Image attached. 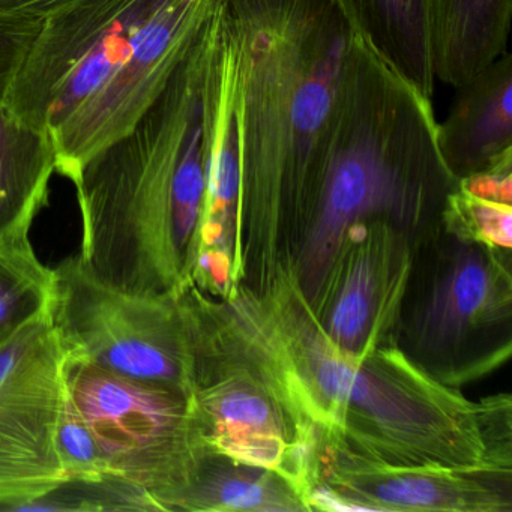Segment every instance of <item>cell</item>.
<instances>
[{
  "mask_svg": "<svg viewBox=\"0 0 512 512\" xmlns=\"http://www.w3.org/2000/svg\"><path fill=\"white\" fill-rule=\"evenodd\" d=\"M169 511L289 512L308 511V506L277 473L203 451Z\"/></svg>",
  "mask_w": 512,
  "mask_h": 512,
  "instance_id": "e0dca14e",
  "label": "cell"
},
{
  "mask_svg": "<svg viewBox=\"0 0 512 512\" xmlns=\"http://www.w3.org/2000/svg\"><path fill=\"white\" fill-rule=\"evenodd\" d=\"M512 0H430L434 79L457 89L508 53Z\"/></svg>",
  "mask_w": 512,
  "mask_h": 512,
  "instance_id": "5bb4252c",
  "label": "cell"
},
{
  "mask_svg": "<svg viewBox=\"0 0 512 512\" xmlns=\"http://www.w3.org/2000/svg\"><path fill=\"white\" fill-rule=\"evenodd\" d=\"M58 445L68 482H100L107 479L106 467L94 434L68 391L59 421Z\"/></svg>",
  "mask_w": 512,
  "mask_h": 512,
  "instance_id": "ffe728a7",
  "label": "cell"
},
{
  "mask_svg": "<svg viewBox=\"0 0 512 512\" xmlns=\"http://www.w3.org/2000/svg\"><path fill=\"white\" fill-rule=\"evenodd\" d=\"M65 383L94 434L107 479L142 491L155 511H169L203 452L188 398L67 355Z\"/></svg>",
  "mask_w": 512,
  "mask_h": 512,
  "instance_id": "52a82bcc",
  "label": "cell"
},
{
  "mask_svg": "<svg viewBox=\"0 0 512 512\" xmlns=\"http://www.w3.org/2000/svg\"><path fill=\"white\" fill-rule=\"evenodd\" d=\"M458 184L476 196L512 205V164L469 176Z\"/></svg>",
  "mask_w": 512,
  "mask_h": 512,
  "instance_id": "7402d4cb",
  "label": "cell"
},
{
  "mask_svg": "<svg viewBox=\"0 0 512 512\" xmlns=\"http://www.w3.org/2000/svg\"><path fill=\"white\" fill-rule=\"evenodd\" d=\"M403 227L371 220L352 227L313 302L334 343L353 353L394 343L412 260Z\"/></svg>",
  "mask_w": 512,
  "mask_h": 512,
  "instance_id": "8fae6325",
  "label": "cell"
},
{
  "mask_svg": "<svg viewBox=\"0 0 512 512\" xmlns=\"http://www.w3.org/2000/svg\"><path fill=\"white\" fill-rule=\"evenodd\" d=\"M356 37L424 97H433L430 0H335Z\"/></svg>",
  "mask_w": 512,
  "mask_h": 512,
  "instance_id": "9a60e30c",
  "label": "cell"
},
{
  "mask_svg": "<svg viewBox=\"0 0 512 512\" xmlns=\"http://www.w3.org/2000/svg\"><path fill=\"white\" fill-rule=\"evenodd\" d=\"M188 410L203 451L277 473L311 511L322 458L299 440L283 407L251 371L224 356L194 353Z\"/></svg>",
  "mask_w": 512,
  "mask_h": 512,
  "instance_id": "9c48e42d",
  "label": "cell"
},
{
  "mask_svg": "<svg viewBox=\"0 0 512 512\" xmlns=\"http://www.w3.org/2000/svg\"><path fill=\"white\" fill-rule=\"evenodd\" d=\"M442 218L455 239L511 251L512 205L508 203L476 196L458 184L443 202Z\"/></svg>",
  "mask_w": 512,
  "mask_h": 512,
  "instance_id": "d6986e66",
  "label": "cell"
},
{
  "mask_svg": "<svg viewBox=\"0 0 512 512\" xmlns=\"http://www.w3.org/2000/svg\"><path fill=\"white\" fill-rule=\"evenodd\" d=\"M53 272L50 320L68 358L190 397L194 358L178 293L121 292L97 280L79 256Z\"/></svg>",
  "mask_w": 512,
  "mask_h": 512,
  "instance_id": "8992f818",
  "label": "cell"
},
{
  "mask_svg": "<svg viewBox=\"0 0 512 512\" xmlns=\"http://www.w3.org/2000/svg\"><path fill=\"white\" fill-rule=\"evenodd\" d=\"M65 394L49 311L0 346V511H31L67 484L58 445Z\"/></svg>",
  "mask_w": 512,
  "mask_h": 512,
  "instance_id": "ba28073f",
  "label": "cell"
},
{
  "mask_svg": "<svg viewBox=\"0 0 512 512\" xmlns=\"http://www.w3.org/2000/svg\"><path fill=\"white\" fill-rule=\"evenodd\" d=\"M511 470L323 457L311 511L511 512Z\"/></svg>",
  "mask_w": 512,
  "mask_h": 512,
  "instance_id": "7c38bea8",
  "label": "cell"
},
{
  "mask_svg": "<svg viewBox=\"0 0 512 512\" xmlns=\"http://www.w3.org/2000/svg\"><path fill=\"white\" fill-rule=\"evenodd\" d=\"M509 251L460 241L427 280L407 335L413 356L431 374L458 388L464 356L485 335L509 328L512 278Z\"/></svg>",
  "mask_w": 512,
  "mask_h": 512,
  "instance_id": "30bf717a",
  "label": "cell"
},
{
  "mask_svg": "<svg viewBox=\"0 0 512 512\" xmlns=\"http://www.w3.org/2000/svg\"><path fill=\"white\" fill-rule=\"evenodd\" d=\"M217 0H79L46 17L4 106L52 139L70 179L133 130Z\"/></svg>",
  "mask_w": 512,
  "mask_h": 512,
  "instance_id": "277c9868",
  "label": "cell"
},
{
  "mask_svg": "<svg viewBox=\"0 0 512 512\" xmlns=\"http://www.w3.org/2000/svg\"><path fill=\"white\" fill-rule=\"evenodd\" d=\"M76 2L79 0H0V11L46 19Z\"/></svg>",
  "mask_w": 512,
  "mask_h": 512,
  "instance_id": "603a6c76",
  "label": "cell"
},
{
  "mask_svg": "<svg viewBox=\"0 0 512 512\" xmlns=\"http://www.w3.org/2000/svg\"><path fill=\"white\" fill-rule=\"evenodd\" d=\"M194 353L254 374L323 457L391 466L511 470V397L472 401L398 344L353 353L331 340L299 286L293 259L263 286L215 298L181 293Z\"/></svg>",
  "mask_w": 512,
  "mask_h": 512,
  "instance_id": "6da1fadb",
  "label": "cell"
},
{
  "mask_svg": "<svg viewBox=\"0 0 512 512\" xmlns=\"http://www.w3.org/2000/svg\"><path fill=\"white\" fill-rule=\"evenodd\" d=\"M241 136L242 277L253 254L262 284L278 233L302 230L325 169L353 32L335 0H223Z\"/></svg>",
  "mask_w": 512,
  "mask_h": 512,
  "instance_id": "3957f363",
  "label": "cell"
},
{
  "mask_svg": "<svg viewBox=\"0 0 512 512\" xmlns=\"http://www.w3.org/2000/svg\"><path fill=\"white\" fill-rule=\"evenodd\" d=\"M226 46L217 0L160 97L73 181L77 256L113 289L157 296L193 283Z\"/></svg>",
  "mask_w": 512,
  "mask_h": 512,
  "instance_id": "7a4b0ae2",
  "label": "cell"
},
{
  "mask_svg": "<svg viewBox=\"0 0 512 512\" xmlns=\"http://www.w3.org/2000/svg\"><path fill=\"white\" fill-rule=\"evenodd\" d=\"M56 172L52 139L0 103V241L29 238Z\"/></svg>",
  "mask_w": 512,
  "mask_h": 512,
  "instance_id": "2e32d148",
  "label": "cell"
},
{
  "mask_svg": "<svg viewBox=\"0 0 512 512\" xmlns=\"http://www.w3.org/2000/svg\"><path fill=\"white\" fill-rule=\"evenodd\" d=\"M437 143L457 181L512 164V55L458 86Z\"/></svg>",
  "mask_w": 512,
  "mask_h": 512,
  "instance_id": "4fadbf2b",
  "label": "cell"
},
{
  "mask_svg": "<svg viewBox=\"0 0 512 512\" xmlns=\"http://www.w3.org/2000/svg\"><path fill=\"white\" fill-rule=\"evenodd\" d=\"M458 181L443 163L430 98L353 34L322 181L295 263L313 302L352 227H404L442 209Z\"/></svg>",
  "mask_w": 512,
  "mask_h": 512,
  "instance_id": "5b68a950",
  "label": "cell"
},
{
  "mask_svg": "<svg viewBox=\"0 0 512 512\" xmlns=\"http://www.w3.org/2000/svg\"><path fill=\"white\" fill-rule=\"evenodd\" d=\"M44 19L0 11V103L4 101Z\"/></svg>",
  "mask_w": 512,
  "mask_h": 512,
  "instance_id": "44dd1931",
  "label": "cell"
},
{
  "mask_svg": "<svg viewBox=\"0 0 512 512\" xmlns=\"http://www.w3.org/2000/svg\"><path fill=\"white\" fill-rule=\"evenodd\" d=\"M55 272L35 254L31 238L0 241V346L49 313Z\"/></svg>",
  "mask_w": 512,
  "mask_h": 512,
  "instance_id": "ac0fdd59",
  "label": "cell"
}]
</instances>
